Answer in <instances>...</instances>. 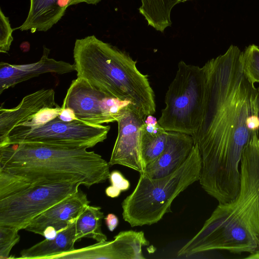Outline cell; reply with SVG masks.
I'll use <instances>...</instances> for the list:
<instances>
[{
    "label": "cell",
    "instance_id": "7",
    "mask_svg": "<svg viewBox=\"0 0 259 259\" xmlns=\"http://www.w3.org/2000/svg\"><path fill=\"white\" fill-rule=\"evenodd\" d=\"M110 128L109 125L91 124L78 119L65 121L57 116L38 126L15 127L0 147L27 143L92 148L106 139Z\"/></svg>",
    "mask_w": 259,
    "mask_h": 259
},
{
    "label": "cell",
    "instance_id": "9",
    "mask_svg": "<svg viewBox=\"0 0 259 259\" xmlns=\"http://www.w3.org/2000/svg\"><path fill=\"white\" fill-rule=\"evenodd\" d=\"M128 103L107 95L77 77L67 90L61 107L71 109L78 120L102 125L116 121L121 108Z\"/></svg>",
    "mask_w": 259,
    "mask_h": 259
},
{
    "label": "cell",
    "instance_id": "22",
    "mask_svg": "<svg viewBox=\"0 0 259 259\" xmlns=\"http://www.w3.org/2000/svg\"><path fill=\"white\" fill-rule=\"evenodd\" d=\"M17 229L0 226V259L10 258V253L20 240Z\"/></svg>",
    "mask_w": 259,
    "mask_h": 259
},
{
    "label": "cell",
    "instance_id": "15",
    "mask_svg": "<svg viewBox=\"0 0 259 259\" xmlns=\"http://www.w3.org/2000/svg\"><path fill=\"white\" fill-rule=\"evenodd\" d=\"M194 145L195 141L192 136L168 132L164 150L156 159L146 165L142 174L151 178H161L170 175L185 162Z\"/></svg>",
    "mask_w": 259,
    "mask_h": 259
},
{
    "label": "cell",
    "instance_id": "25",
    "mask_svg": "<svg viewBox=\"0 0 259 259\" xmlns=\"http://www.w3.org/2000/svg\"><path fill=\"white\" fill-rule=\"evenodd\" d=\"M104 220L108 230L111 232H113L118 225V219L114 213H108L106 217L104 218Z\"/></svg>",
    "mask_w": 259,
    "mask_h": 259
},
{
    "label": "cell",
    "instance_id": "1",
    "mask_svg": "<svg viewBox=\"0 0 259 259\" xmlns=\"http://www.w3.org/2000/svg\"><path fill=\"white\" fill-rule=\"evenodd\" d=\"M242 52L231 45L223 55L207 61L204 108L200 127L192 136L202 159L199 180L219 203L239 193V166L252 132L247 119L257 115L259 89L245 75Z\"/></svg>",
    "mask_w": 259,
    "mask_h": 259
},
{
    "label": "cell",
    "instance_id": "5",
    "mask_svg": "<svg viewBox=\"0 0 259 259\" xmlns=\"http://www.w3.org/2000/svg\"><path fill=\"white\" fill-rule=\"evenodd\" d=\"M201 168V156L195 144L185 162L170 175L151 178L140 174L136 188L122 202L123 220L133 227L157 223L171 212L174 200L199 180Z\"/></svg>",
    "mask_w": 259,
    "mask_h": 259
},
{
    "label": "cell",
    "instance_id": "3",
    "mask_svg": "<svg viewBox=\"0 0 259 259\" xmlns=\"http://www.w3.org/2000/svg\"><path fill=\"white\" fill-rule=\"evenodd\" d=\"M85 147L20 143L0 147V169L30 186L77 183L87 188L109 178L110 165Z\"/></svg>",
    "mask_w": 259,
    "mask_h": 259
},
{
    "label": "cell",
    "instance_id": "11",
    "mask_svg": "<svg viewBox=\"0 0 259 259\" xmlns=\"http://www.w3.org/2000/svg\"><path fill=\"white\" fill-rule=\"evenodd\" d=\"M149 244L143 231H121L107 240L59 254V258L144 259L142 247Z\"/></svg>",
    "mask_w": 259,
    "mask_h": 259
},
{
    "label": "cell",
    "instance_id": "26",
    "mask_svg": "<svg viewBox=\"0 0 259 259\" xmlns=\"http://www.w3.org/2000/svg\"><path fill=\"white\" fill-rule=\"evenodd\" d=\"M248 129L251 132L259 131V117L257 115L252 114L248 117L246 121Z\"/></svg>",
    "mask_w": 259,
    "mask_h": 259
},
{
    "label": "cell",
    "instance_id": "29",
    "mask_svg": "<svg viewBox=\"0 0 259 259\" xmlns=\"http://www.w3.org/2000/svg\"><path fill=\"white\" fill-rule=\"evenodd\" d=\"M101 0H71V5L78 4L81 3H85L88 4L97 5Z\"/></svg>",
    "mask_w": 259,
    "mask_h": 259
},
{
    "label": "cell",
    "instance_id": "19",
    "mask_svg": "<svg viewBox=\"0 0 259 259\" xmlns=\"http://www.w3.org/2000/svg\"><path fill=\"white\" fill-rule=\"evenodd\" d=\"M188 0H141L139 11L147 21L148 25L163 32L171 25L170 13L174 7Z\"/></svg>",
    "mask_w": 259,
    "mask_h": 259
},
{
    "label": "cell",
    "instance_id": "16",
    "mask_svg": "<svg viewBox=\"0 0 259 259\" xmlns=\"http://www.w3.org/2000/svg\"><path fill=\"white\" fill-rule=\"evenodd\" d=\"M27 17L21 26L17 28L21 31L30 30L46 32L62 18L71 0H30Z\"/></svg>",
    "mask_w": 259,
    "mask_h": 259
},
{
    "label": "cell",
    "instance_id": "8",
    "mask_svg": "<svg viewBox=\"0 0 259 259\" xmlns=\"http://www.w3.org/2000/svg\"><path fill=\"white\" fill-rule=\"evenodd\" d=\"M80 185L57 183L32 186L0 199V226L25 229L44 211L77 192Z\"/></svg>",
    "mask_w": 259,
    "mask_h": 259
},
{
    "label": "cell",
    "instance_id": "17",
    "mask_svg": "<svg viewBox=\"0 0 259 259\" xmlns=\"http://www.w3.org/2000/svg\"><path fill=\"white\" fill-rule=\"evenodd\" d=\"M76 220H72L65 229L58 232L54 239H45L28 248L22 250L20 256L17 258L52 259L57 255L74 250L76 242Z\"/></svg>",
    "mask_w": 259,
    "mask_h": 259
},
{
    "label": "cell",
    "instance_id": "2",
    "mask_svg": "<svg viewBox=\"0 0 259 259\" xmlns=\"http://www.w3.org/2000/svg\"><path fill=\"white\" fill-rule=\"evenodd\" d=\"M239 194L219 203L200 230L178 252V256L225 250L254 253L259 250V137L253 131L242 155Z\"/></svg>",
    "mask_w": 259,
    "mask_h": 259
},
{
    "label": "cell",
    "instance_id": "4",
    "mask_svg": "<svg viewBox=\"0 0 259 259\" xmlns=\"http://www.w3.org/2000/svg\"><path fill=\"white\" fill-rule=\"evenodd\" d=\"M77 77L96 89L132 105L147 116L156 111L155 96L147 75L126 53L94 35L77 39L73 49Z\"/></svg>",
    "mask_w": 259,
    "mask_h": 259
},
{
    "label": "cell",
    "instance_id": "31",
    "mask_svg": "<svg viewBox=\"0 0 259 259\" xmlns=\"http://www.w3.org/2000/svg\"><path fill=\"white\" fill-rule=\"evenodd\" d=\"M257 115L259 117V101H258V113H257ZM258 137H259V131H258Z\"/></svg>",
    "mask_w": 259,
    "mask_h": 259
},
{
    "label": "cell",
    "instance_id": "12",
    "mask_svg": "<svg viewBox=\"0 0 259 259\" xmlns=\"http://www.w3.org/2000/svg\"><path fill=\"white\" fill-rule=\"evenodd\" d=\"M53 89H42L25 96L15 107L5 108L2 103L0 107V144L14 128L28 121L43 109L59 107Z\"/></svg>",
    "mask_w": 259,
    "mask_h": 259
},
{
    "label": "cell",
    "instance_id": "27",
    "mask_svg": "<svg viewBox=\"0 0 259 259\" xmlns=\"http://www.w3.org/2000/svg\"><path fill=\"white\" fill-rule=\"evenodd\" d=\"M62 108V107H61ZM58 117L62 120L65 121H71L74 119H77L75 118V115L73 111L69 108H62Z\"/></svg>",
    "mask_w": 259,
    "mask_h": 259
},
{
    "label": "cell",
    "instance_id": "20",
    "mask_svg": "<svg viewBox=\"0 0 259 259\" xmlns=\"http://www.w3.org/2000/svg\"><path fill=\"white\" fill-rule=\"evenodd\" d=\"M103 212L99 206L88 205L76 220L75 241L82 238H90L97 242L107 240V236L102 231Z\"/></svg>",
    "mask_w": 259,
    "mask_h": 259
},
{
    "label": "cell",
    "instance_id": "14",
    "mask_svg": "<svg viewBox=\"0 0 259 259\" xmlns=\"http://www.w3.org/2000/svg\"><path fill=\"white\" fill-rule=\"evenodd\" d=\"M90 202L87 194L78 190L44 211L33 220L25 230L43 236L45 229L52 226L59 232L65 229L71 221L76 219Z\"/></svg>",
    "mask_w": 259,
    "mask_h": 259
},
{
    "label": "cell",
    "instance_id": "28",
    "mask_svg": "<svg viewBox=\"0 0 259 259\" xmlns=\"http://www.w3.org/2000/svg\"><path fill=\"white\" fill-rule=\"evenodd\" d=\"M57 233L58 232L54 227L49 226L45 229L43 236L45 239H54L56 237Z\"/></svg>",
    "mask_w": 259,
    "mask_h": 259
},
{
    "label": "cell",
    "instance_id": "18",
    "mask_svg": "<svg viewBox=\"0 0 259 259\" xmlns=\"http://www.w3.org/2000/svg\"><path fill=\"white\" fill-rule=\"evenodd\" d=\"M168 132L158 123L152 115L147 116L140 128L142 159L145 167L156 159L164 150Z\"/></svg>",
    "mask_w": 259,
    "mask_h": 259
},
{
    "label": "cell",
    "instance_id": "10",
    "mask_svg": "<svg viewBox=\"0 0 259 259\" xmlns=\"http://www.w3.org/2000/svg\"><path fill=\"white\" fill-rule=\"evenodd\" d=\"M147 116L130 103L123 106L117 119V136L109 164H119L138 171L145 170L141 153L140 128Z\"/></svg>",
    "mask_w": 259,
    "mask_h": 259
},
{
    "label": "cell",
    "instance_id": "21",
    "mask_svg": "<svg viewBox=\"0 0 259 259\" xmlns=\"http://www.w3.org/2000/svg\"><path fill=\"white\" fill-rule=\"evenodd\" d=\"M241 61L244 72L253 84L259 82V47L250 45L242 52Z\"/></svg>",
    "mask_w": 259,
    "mask_h": 259
},
{
    "label": "cell",
    "instance_id": "13",
    "mask_svg": "<svg viewBox=\"0 0 259 259\" xmlns=\"http://www.w3.org/2000/svg\"><path fill=\"white\" fill-rule=\"evenodd\" d=\"M50 50L43 46L40 60L27 64L0 63V95L6 90L46 73L63 74L75 71L74 64L49 58Z\"/></svg>",
    "mask_w": 259,
    "mask_h": 259
},
{
    "label": "cell",
    "instance_id": "23",
    "mask_svg": "<svg viewBox=\"0 0 259 259\" xmlns=\"http://www.w3.org/2000/svg\"><path fill=\"white\" fill-rule=\"evenodd\" d=\"M109 179L111 185L106 188L105 193L111 198L118 197L121 192L127 191L130 187L129 181L118 170L111 171Z\"/></svg>",
    "mask_w": 259,
    "mask_h": 259
},
{
    "label": "cell",
    "instance_id": "30",
    "mask_svg": "<svg viewBox=\"0 0 259 259\" xmlns=\"http://www.w3.org/2000/svg\"><path fill=\"white\" fill-rule=\"evenodd\" d=\"M246 258L252 259H259V250L254 253L250 254L249 256H247Z\"/></svg>",
    "mask_w": 259,
    "mask_h": 259
},
{
    "label": "cell",
    "instance_id": "24",
    "mask_svg": "<svg viewBox=\"0 0 259 259\" xmlns=\"http://www.w3.org/2000/svg\"><path fill=\"white\" fill-rule=\"evenodd\" d=\"M8 17L0 10V52L7 53L13 40L12 32Z\"/></svg>",
    "mask_w": 259,
    "mask_h": 259
},
{
    "label": "cell",
    "instance_id": "6",
    "mask_svg": "<svg viewBox=\"0 0 259 259\" xmlns=\"http://www.w3.org/2000/svg\"><path fill=\"white\" fill-rule=\"evenodd\" d=\"M175 78L165 96V107L161 110L158 123L167 132L193 136L203 117L206 85V69L178 63Z\"/></svg>",
    "mask_w": 259,
    "mask_h": 259
}]
</instances>
